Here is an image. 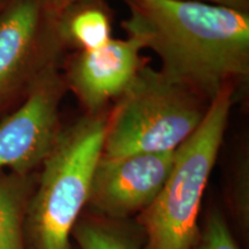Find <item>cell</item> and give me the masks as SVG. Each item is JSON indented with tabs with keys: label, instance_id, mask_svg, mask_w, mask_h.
Wrapping results in <instances>:
<instances>
[{
	"label": "cell",
	"instance_id": "cell-1",
	"mask_svg": "<svg viewBox=\"0 0 249 249\" xmlns=\"http://www.w3.org/2000/svg\"><path fill=\"white\" fill-rule=\"evenodd\" d=\"M123 28L161 62L160 71L213 101L249 73L247 12L191 0H128Z\"/></svg>",
	"mask_w": 249,
	"mask_h": 249
},
{
	"label": "cell",
	"instance_id": "cell-2",
	"mask_svg": "<svg viewBox=\"0 0 249 249\" xmlns=\"http://www.w3.org/2000/svg\"><path fill=\"white\" fill-rule=\"evenodd\" d=\"M105 123L92 114L58 134L28 203L27 249H71V231L88 203L102 157Z\"/></svg>",
	"mask_w": 249,
	"mask_h": 249
},
{
	"label": "cell",
	"instance_id": "cell-3",
	"mask_svg": "<svg viewBox=\"0 0 249 249\" xmlns=\"http://www.w3.org/2000/svg\"><path fill=\"white\" fill-rule=\"evenodd\" d=\"M232 91L229 87L218 93L200 126L174 151L163 188L138 217L144 233L143 249H193L197 242L202 197L227 127Z\"/></svg>",
	"mask_w": 249,
	"mask_h": 249
},
{
	"label": "cell",
	"instance_id": "cell-4",
	"mask_svg": "<svg viewBox=\"0 0 249 249\" xmlns=\"http://www.w3.org/2000/svg\"><path fill=\"white\" fill-rule=\"evenodd\" d=\"M207 108L195 93L143 65L105 123L102 156L177 150L200 126Z\"/></svg>",
	"mask_w": 249,
	"mask_h": 249
},
{
	"label": "cell",
	"instance_id": "cell-5",
	"mask_svg": "<svg viewBox=\"0 0 249 249\" xmlns=\"http://www.w3.org/2000/svg\"><path fill=\"white\" fill-rule=\"evenodd\" d=\"M62 89L60 77L48 68L35 81L23 104L0 123V170L26 176L42 165L60 133L58 112Z\"/></svg>",
	"mask_w": 249,
	"mask_h": 249
},
{
	"label": "cell",
	"instance_id": "cell-6",
	"mask_svg": "<svg viewBox=\"0 0 249 249\" xmlns=\"http://www.w3.org/2000/svg\"><path fill=\"white\" fill-rule=\"evenodd\" d=\"M176 151V150H174ZM174 151L101 157L88 203L98 216L128 219L156 200L172 169Z\"/></svg>",
	"mask_w": 249,
	"mask_h": 249
},
{
	"label": "cell",
	"instance_id": "cell-7",
	"mask_svg": "<svg viewBox=\"0 0 249 249\" xmlns=\"http://www.w3.org/2000/svg\"><path fill=\"white\" fill-rule=\"evenodd\" d=\"M142 46L136 39H111L102 48L82 51L71 62L68 81L90 113L119 97L132 82L143 59Z\"/></svg>",
	"mask_w": 249,
	"mask_h": 249
},
{
	"label": "cell",
	"instance_id": "cell-8",
	"mask_svg": "<svg viewBox=\"0 0 249 249\" xmlns=\"http://www.w3.org/2000/svg\"><path fill=\"white\" fill-rule=\"evenodd\" d=\"M44 7V0H13L0 12V98L29 67Z\"/></svg>",
	"mask_w": 249,
	"mask_h": 249
},
{
	"label": "cell",
	"instance_id": "cell-9",
	"mask_svg": "<svg viewBox=\"0 0 249 249\" xmlns=\"http://www.w3.org/2000/svg\"><path fill=\"white\" fill-rule=\"evenodd\" d=\"M35 185L30 174L0 170V249H27L24 222Z\"/></svg>",
	"mask_w": 249,
	"mask_h": 249
},
{
	"label": "cell",
	"instance_id": "cell-10",
	"mask_svg": "<svg viewBox=\"0 0 249 249\" xmlns=\"http://www.w3.org/2000/svg\"><path fill=\"white\" fill-rule=\"evenodd\" d=\"M80 249H143L144 233L128 219L89 216L79 219L71 231Z\"/></svg>",
	"mask_w": 249,
	"mask_h": 249
},
{
	"label": "cell",
	"instance_id": "cell-11",
	"mask_svg": "<svg viewBox=\"0 0 249 249\" xmlns=\"http://www.w3.org/2000/svg\"><path fill=\"white\" fill-rule=\"evenodd\" d=\"M89 0L71 6V11L65 14L62 33L82 49L91 51L107 44L111 38L110 21L107 13L97 6L88 4Z\"/></svg>",
	"mask_w": 249,
	"mask_h": 249
},
{
	"label": "cell",
	"instance_id": "cell-12",
	"mask_svg": "<svg viewBox=\"0 0 249 249\" xmlns=\"http://www.w3.org/2000/svg\"><path fill=\"white\" fill-rule=\"evenodd\" d=\"M231 205L233 214L242 231L249 229V161L242 154L233 167L231 181Z\"/></svg>",
	"mask_w": 249,
	"mask_h": 249
},
{
	"label": "cell",
	"instance_id": "cell-13",
	"mask_svg": "<svg viewBox=\"0 0 249 249\" xmlns=\"http://www.w3.org/2000/svg\"><path fill=\"white\" fill-rule=\"evenodd\" d=\"M193 249H239L219 210H211L205 217L197 242Z\"/></svg>",
	"mask_w": 249,
	"mask_h": 249
},
{
	"label": "cell",
	"instance_id": "cell-14",
	"mask_svg": "<svg viewBox=\"0 0 249 249\" xmlns=\"http://www.w3.org/2000/svg\"><path fill=\"white\" fill-rule=\"evenodd\" d=\"M191 1H200L205 4L223 6V7L236 9V11L246 12L248 8L249 0H191Z\"/></svg>",
	"mask_w": 249,
	"mask_h": 249
},
{
	"label": "cell",
	"instance_id": "cell-15",
	"mask_svg": "<svg viewBox=\"0 0 249 249\" xmlns=\"http://www.w3.org/2000/svg\"><path fill=\"white\" fill-rule=\"evenodd\" d=\"M81 1H85V0H44V6L49 7L51 11L60 14L65 9L70 8L71 6L75 4H79Z\"/></svg>",
	"mask_w": 249,
	"mask_h": 249
}]
</instances>
